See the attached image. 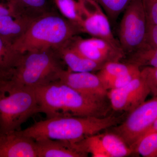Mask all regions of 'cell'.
Returning a JSON list of instances; mask_svg holds the SVG:
<instances>
[{
  "label": "cell",
  "mask_w": 157,
  "mask_h": 157,
  "mask_svg": "<svg viewBox=\"0 0 157 157\" xmlns=\"http://www.w3.org/2000/svg\"><path fill=\"white\" fill-rule=\"evenodd\" d=\"M150 94V90L140 71V75L128 84L109 90L107 97L114 110L130 113L144 102Z\"/></svg>",
  "instance_id": "cell-10"
},
{
  "label": "cell",
  "mask_w": 157,
  "mask_h": 157,
  "mask_svg": "<svg viewBox=\"0 0 157 157\" xmlns=\"http://www.w3.org/2000/svg\"><path fill=\"white\" fill-rule=\"evenodd\" d=\"M82 151L91 154L93 157H108L103 146L99 135H93L77 142Z\"/></svg>",
  "instance_id": "cell-23"
},
{
  "label": "cell",
  "mask_w": 157,
  "mask_h": 157,
  "mask_svg": "<svg viewBox=\"0 0 157 157\" xmlns=\"http://www.w3.org/2000/svg\"><path fill=\"white\" fill-rule=\"evenodd\" d=\"M145 45L157 47V25H147Z\"/></svg>",
  "instance_id": "cell-28"
},
{
  "label": "cell",
  "mask_w": 157,
  "mask_h": 157,
  "mask_svg": "<svg viewBox=\"0 0 157 157\" xmlns=\"http://www.w3.org/2000/svg\"><path fill=\"white\" fill-rule=\"evenodd\" d=\"M67 45L83 56L102 66L108 62L119 61L124 55L121 48L97 37L85 39L75 36Z\"/></svg>",
  "instance_id": "cell-9"
},
{
  "label": "cell",
  "mask_w": 157,
  "mask_h": 157,
  "mask_svg": "<svg viewBox=\"0 0 157 157\" xmlns=\"http://www.w3.org/2000/svg\"><path fill=\"white\" fill-rule=\"evenodd\" d=\"M137 67H139L129 63H123L119 61L108 62L103 65L97 75L104 85L106 82L113 78L131 72Z\"/></svg>",
  "instance_id": "cell-19"
},
{
  "label": "cell",
  "mask_w": 157,
  "mask_h": 157,
  "mask_svg": "<svg viewBox=\"0 0 157 157\" xmlns=\"http://www.w3.org/2000/svg\"><path fill=\"white\" fill-rule=\"evenodd\" d=\"M0 157H38L36 141L19 130L1 133Z\"/></svg>",
  "instance_id": "cell-12"
},
{
  "label": "cell",
  "mask_w": 157,
  "mask_h": 157,
  "mask_svg": "<svg viewBox=\"0 0 157 157\" xmlns=\"http://www.w3.org/2000/svg\"><path fill=\"white\" fill-rule=\"evenodd\" d=\"M59 81L94 101L103 102L107 97L108 90L99 76L92 72L76 73L64 69L60 74Z\"/></svg>",
  "instance_id": "cell-11"
},
{
  "label": "cell",
  "mask_w": 157,
  "mask_h": 157,
  "mask_svg": "<svg viewBox=\"0 0 157 157\" xmlns=\"http://www.w3.org/2000/svg\"><path fill=\"white\" fill-rule=\"evenodd\" d=\"M128 63L141 67L157 68V47L144 45L130 54Z\"/></svg>",
  "instance_id": "cell-20"
},
{
  "label": "cell",
  "mask_w": 157,
  "mask_h": 157,
  "mask_svg": "<svg viewBox=\"0 0 157 157\" xmlns=\"http://www.w3.org/2000/svg\"><path fill=\"white\" fill-rule=\"evenodd\" d=\"M18 15L10 1L0 0V17L7 15Z\"/></svg>",
  "instance_id": "cell-29"
},
{
  "label": "cell",
  "mask_w": 157,
  "mask_h": 157,
  "mask_svg": "<svg viewBox=\"0 0 157 157\" xmlns=\"http://www.w3.org/2000/svg\"><path fill=\"white\" fill-rule=\"evenodd\" d=\"M36 19L12 14L0 17V37L13 46L24 35Z\"/></svg>",
  "instance_id": "cell-13"
},
{
  "label": "cell",
  "mask_w": 157,
  "mask_h": 157,
  "mask_svg": "<svg viewBox=\"0 0 157 157\" xmlns=\"http://www.w3.org/2000/svg\"><path fill=\"white\" fill-rule=\"evenodd\" d=\"M147 25H157V0H141Z\"/></svg>",
  "instance_id": "cell-27"
},
{
  "label": "cell",
  "mask_w": 157,
  "mask_h": 157,
  "mask_svg": "<svg viewBox=\"0 0 157 157\" xmlns=\"http://www.w3.org/2000/svg\"><path fill=\"white\" fill-rule=\"evenodd\" d=\"M39 112L35 91L0 84V129L1 133L20 130L23 124Z\"/></svg>",
  "instance_id": "cell-5"
},
{
  "label": "cell",
  "mask_w": 157,
  "mask_h": 157,
  "mask_svg": "<svg viewBox=\"0 0 157 157\" xmlns=\"http://www.w3.org/2000/svg\"><path fill=\"white\" fill-rule=\"evenodd\" d=\"M140 74V68L137 67L131 72L113 78L106 82L104 86L107 90L123 87L139 76Z\"/></svg>",
  "instance_id": "cell-25"
},
{
  "label": "cell",
  "mask_w": 157,
  "mask_h": 157,
  "mask_svg": "<svg viewBox=\"0 0 157 157\" xmlns=\"http://www.w3.org/2000/svg\"><path fill=\"white\" fill-rule=\"evenodd\" d=\"M123 117L60 116L36 122L31 126L19 131L36 141L48 139L76 143L120 124Z\"/></svg>",
  "instance_id": "cell-1"
},
{
  "label": "cell",
  "mask_w": 157,
  "mask_h": 157,
  "mask_svg": "<svg viewBox=\"0 0 157 157\" xmlns=\"http://www.w3.org/2000/svg\"><path fill=\"white\" fill-rule=\"evenodd\" d=\"M61 14L80 31L82 11L77 0H53ZM81 32V31H80Z\"/></svg>",
  "instance_id": "cell-21"
},
{
  "label": "cell",
  "mask_w": 157,
  "mask_h": 157,
  "mask_svg": "<svg viewBox=\"0 0 157 157\" xmlns=\"http://www.w3.org/2000/svg\"><path fill=\"white\" fill-rule=\"evenodd\" d=\"M106 13L109 20L115 21L133 0H95Z\"/></svg>",
  "instance_id": "cell-24"
},
{
  "label": "cell",
  "mask_w": 157,
  "mask_h": 157,
  "mask_svg": "<svg viewBox=\"0 0 157 157\" xmlns=\"http://www.w3.org/2000/svg\"><path fill=\"white\" fill-rule=\"evenodd\" d=\"M137 153L144 157H157V132L144 135L137 141L134 148Z\"/></svg>",
  "instance_id": "cell-22"
},
{
  "label": "cell",
  "mask_w": 157,
  "mask_h": 157,
  "mask_svg": "<svg viewBox=\"0 0 157 157\" xmlns=\"http://www.w3.org/2000/svg\"><path fill=\"white\" fill-rule=\"evenodd\" d=\"M36 142L38 157L87 156V154L81 151L77 142L71 143L48 139L36 140Z\"/></svg>",
  "instance_id": "cell-14"
},
{
  "label": "cell",
  "mask_w": 157,
  "mask_h": 157,
  "mask_svg": "<svg viewBox=\"0 0 157 157\" xmlns=\"http://www.w3.org/2000/svg\"><path fill=\"white\" fill-rule=\"evenodd\" d=\"M8 1H9V0H8Z\"/></svg>",
  "instance_id": "cell-32"
},
{
  "label": "cell",
  "mask_w": 157,
  "mask_h": 157,
  "mask_svg": "<svg viewBox=\"0 0 157 157\" xmlns=\"http://www.w3.org/2000/svg\"><path fill=\"white\" fill-rule=\"evenodd\" d=\"M140 71L148 85L151 94L154 97H157V68L144 67Z\"/></svg>",
  "instance_id": "cell-26"
},
{
  "label": "cell",
  "mask_w": 157,
  "mask_h": 157,
  "mask_svg": "<svg viewBox=\"0 0 157 157\" xmlns=\"http://www.w3.org/2000/svg\"><path fill=\"white\" fill-rule=\"evenodd\" d=\"M58 51L47 50L23 53L14 74L5 82L12 87L34 90L59 81L64 70Z\"/></svg>",
  "instance_id": "cell-4"
},
{
  "label": "cell",
  "mask_w": 157,
  "mask_h": 157,
  "mask_svg": "<svg viewBox=\"0 0 157 157\" xmlns=\"http://www.w3.org/2000/svg\"><path fill=\"white\" fill-rule=\"evenodd\" d=\"M34 90L39 112L47 118L60 116L104 117L107 112L104 101H94L60 81Z\"/></svg>",
  "instance_id": "cell-2"
},
{
  "label": "cell",
  "mask_w": 157,
  "mask_h": 157,
  "mask_svg": "<svg viewBox=\"0 0 157 157\" xmlns=\"http://www.w3.org/2000/svg\"><path fill=\"white\" fill-rule=\"evenodd\" d=\"M79 32L80 30L75 25L51 11L35 19L24 35L12 46L21 54L50 49L59 51Z\"/></svg>",
  "instance_id": "cell-3"
},
{
  "label": "cell",
  "mask_w": 157,
  "mask_h": 157,
  "mask_svg": "<svg viewBox=\"0 0 157 157\" xmlns=\"http://www.w3.org/2000/svg\"><path fill=\"white\" fill-rule=\"evenodd\" d=\"M99 137L108 157H126L134 153V149L113 132L99 135Z\"/></svg>",
  "instance_id": "cell-17"
},
{
  "label": "cell",
  "mask_w": 157,
  "mask_h": 157,
  "mask_svg": "<svg viewBox=\"0 0 157 157\" xmlns=\"http://www.w3.org/2000/svg\"><path fill=\"white\" fill-rule=\"evenodd\" d=\"M124 12L119 43L124 53L130 54L145 45L147 23L141 0H133Z\"/></svg>",
  "instance_id": "cell-6"
},
{
  "label": "cell",
  "mask_w": 157,
  "mask_h": 157,
  "mask_svg": "<svg viewBox=\"0 0 157 157\" xmlns=\"http://www.w3.org/2000/svg\"><path fill=\"white\" fill-rule=\"evenodd\" d=\"M1 134V129H0V134Z\"/></svg>",
  "instance_id": "cell-31"
},
{
  "label": "cell",
  "mask_w": 157,
  "mask_h": 157,
  "mask_svg": "<svg viewBox=\"0 0 157 157\" xmlns=\"http://www.w3.org/2000/svg\"><path fill=\"white\" fill-rule=\"evenodd\" d=\"M18 15L37 18L51 11L48 0H10Z\"/></svg>",
  "instance_id": "cell-18"
},
{
  "label": "cell",
  "mask_w": 157,
  "mask_h": 157,
  "mask_svg": "<svg viewBox=\"0 0 157 157\" xmlns=\"http://www.w3.org/2000/svg\"><path fill=\"white\" fill-rule=\"evenodd\" d=\"M63 63L71 72H92L99 70L103 66L83 56L67 45L58 51Z\"/></svg>",
  "instance_id": "cell-15"
},
{
  "label": "cell",
  "mask_w": 157,
  "mask_h": 157,
  "mask_svg": "<svg viewBox=\"0 0 157 157\" xmlns=\"http://www.w3.org/2000/svg\"><path fill=\"white\" fill-rule=\"evenodd\" d=\"M155 132H157V119L148 128V129L147 130L142 136L146 135L147 134Z\"/></svg>",
  "instance_id": "cell-30"
},
{
  "label": "cell",
  "mask_w": 157,
  "mask_h": 157,
  "mask_svg": "<svg viewBox=\"0 0 157 157\" xmlns=\"http://www.w3.org/2000/svg\"><path fill=\"white\" fill-rule=\"evenodd\" d=\"M157 119V97H154L130 112L125 121L114 128L113 133L134 149L137 141Z\"/></svg>",
  "instance_id": "cell-7"
},
{
  "label": "cell",
  "mask_w": 157,
  "mask_h": 157,
  "mask_svg": "<svg viewBox=\"0 0 157 157\" xmlns=\"http://www.w3.org/2000/svg\"><path fill=\"white\" fill-rule=\"evenodd\" d=\"M22 54L0 37V83L11 79Z\"/></svg>",
  "instance_id": "cell-16"
},
{
  "label": "cell",
  "mask_w": 157,
  "mask_h": 157,
  "mask_svg": "<svg viewBox=\"0 0 157 157\" xmlns=\"http://www.w3.org/2000/svg\"><path fill=\"white\" fill-rule=\"evenodd\" d=\"M77 1L82 11L81 32L104 39L121 48L113 34L109 18L99 3L95 0Z\"/></svg>",
  "instance_id": "cell-8"
}]
</instances>
